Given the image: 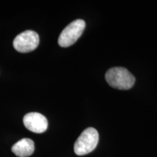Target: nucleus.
<instances>
[{
    "instance_id": "1",
    "label": "nucleus",
    "mask_w": 157,
    "mask_h": 157,
    "mask_svg": "<svg viewBox=\"0 0 157 157\" xmlns=\"http://www.w3.org/2000/svg\"><path fill=\"white\" fill-rule=\"evenodd\" d=\"M105 80L111 87L118 90H129L134 85L135 76L127 68L113 67L108 70Z\"/></svg>"
},
{
    "instance_id": "2",
    "label": "nucleus",
    "mask_w": 157,
    "mask_h": 157,
    "mask_svg": "<svg viewBox=\"0 0 157 157\" xmlns=\"http://www.w3.org/2000/svg\"><path fill=\"white\" fill-rule=\"evenodd\" d=\"M99 140L98 131L93 127L84 129L74 143V152L78 156H83L92 152Z\"/></svg>"
},
{
    "instance_id": "3",
    "label": "nucleus",
    "mask_w": 157,
    "mask_h": 157,
    "mask_svg": "<svg viewBox=\"0 0 157 157\" xmlns=\"http://www.w3.org/2000/svg\"><path fill=\"white\" fill-rule=\"evenodd\" d=\"M85 28V22L77 19L69 23L65 28L58 38V44L63 48H68L74 44L81 36Z\"/></svg>"
},
{
    "instance_id": "4",
    "label": "nucleus",
    "mask_w": 157,
    "mask_h": 157,
    "mask_svg": "<svg viewBox=\"0 0 157 157\" xmlns=\"http://www.w3.org/2000/svg\"><path fill=\"white\" fill-rule=\"evenodd\" d=\"M39 44V36L34 31H25L17 35L13 41V47L17 52H29L34 50Z\"/></svg>"
},
{
    "instance_id": "5",
    "label": "nucleus",
    "mask_w": 157,
    "mask_h": 157,
    "mask_svg": "<svg viewBox=\"0 0 157 157\" xmlns=\"http://www.w3.org/2000/svg\"><path fill=\"white\" fill-rule=\"evenodd\" d=\"M23 121L25 127L29 131L35 133L44 132L48 127L47 118L37 112H31L25 114Z\"/></svg>"
},
{
    "instance_id": "6",
    "label": "nucleus",
    "mask_w": 157,
    "mask_h": 157,
    "mask_svg": "<svg viewBox=\"0 0 157 157\" xmlns=\"http://www.w3.org/2000/svg\"><path fill=\"white\" fill-rule=\"evenodd\" d=\"M12 151L19 157L31 156L34 151V143L29 138H23L12 147Z\"/></svg>"
}]
</instances>
